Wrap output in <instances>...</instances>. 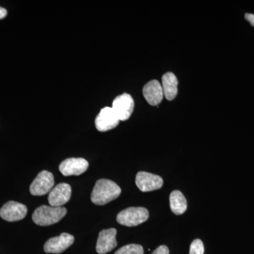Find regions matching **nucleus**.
I'll return each mask as SVG.
<instances>
[{
  "label": "nucleus",
  "mask_w": 254,
  "mask_h": 254,
  "mask_svg": "<svg viewBox=\"0 0 254 254\" xmlns=\"http://www.w3.org/2000/svg\"><path fill=\"white\" fill-rule=\"evenodd\" d=\"M6 15H7V11L6 9L0 6V19H3V18L6 17Z\"/></svg>",
  "instance_id": "aec40b11"
},
{
  "label": "nucleus",
  "mask_w": 254,
  "mask_h": 254,
  "mask_svg": "<svg viewBox=\"0 0 254 254\" xmlns=\"http://www.w3.org/2000/svg\"><path fill=\"white\" fill-rule=\"evenodd\" d=\"M120 122L113 108L105 107L100 110L95 118V125L98 131L105 132L115 128Z\"/></svg>",
  "instance_id": "0eeeda50"
},
{
  "label": "nucleus",
  "mask_w": 254,
  "mask_h": 254,
  "mask_svg": "<svg viewBox=\"0 0 254 254\" xmlns=\"http://www.w3.org/2000/svg\"><path fill=\"white\" fill-rule=\"evenodd\" d=\"M148 217L149 213L146 208L130 207L118 213L117 221L124 226L134 227L146 221Z\"/></svg>",
  "instance_id": "7ed1b4c3"
},
{
  "label": "nucleus",
  "mask_w": 254,
  "mask_h": 254,
  "mask_svg": "<svg viewBox=\"0 0 254 254\" xmlns=\"http://www.w3.org/2000/svg\"><path fill=\"white\" fill-rule=\"evenodd\" d=\"M55 180L53 174L43 170L38 174L30 187V192L33 195H43L50 193L54 187Z\"/></svg>",
  "instance_id": "39448f33"
},
{
  "label": "nucleus",
  "mask_w": 254,
  "mask_h": 254,
  "mask_svg": "<svg viewBox=\"0 0 254 254\" xmlns=\"http://www.w3.org/2000/svg\"><path fill=\"white\" fill-rule=\"evenodd\" d=\"M170 208L175 215H182L186 211L187 202L185 195L181 191L175 190L170 195Z\"/></svg>",
  "instance_id": "2eb2a0df"
},
{
  "label": "nucleus",
  "mask_w": 254,
  "mask_h": 254,
  "mask_svg": "<svg viewBox=\"0 0 254 254\" xmlns=\"http://www.w3.org/2000/svg\"><path fill=\"white\" fill-rule=\"evenodd\" d=\"M71 187L66 183H61L50 190L48 202L53 207H62L71 198Z\"/></svg>",
  "instance_id": "f8f14e48"
},
{
  "label": "nucleus",
  "mask_w": 254,
  "mask_h": 254,
  "mask_svg": "<svg viewBox=\"0 0 254 254\" xmlns=\"http://www.w3.org/2000/svg\"><path fill=\"white\" fill-rule=\"evenodd\" d=\"M27 207L16 201H9L0 209V217L8 222L22 220L27 214Z\"/></svg>",
  "instance_id": "423d86ee"
},
{
  "label": "nucleus",
  "mask_w": 254,
  "mask_h": 254,
  "mask_svg": "<svg viewBox=\"0 0 254 254\" xmlns=\"http://www.w3.org/2000/svg\"><path fill=\"white\" fill-rule=\"evenodd\" d=\"M143 94L145 100L150 105L160 104L164 97L161 83L157 80H152L148 82L143 87Z\"/></svg>",
  "instance_id": "ddd939ff"
},
{
  "label": "nucleus",
  "mask_w": 254,
  "mask_h": 254,
  "mask_svg": "<svg viewBox=\"0 0 254 254\" xmlns=\"http://www.w3.org/2000/svg\"><path fill=\"white\" fill-rule=\"evenodd\" d=\"M74 242V237L68 233H63L58 237L47 241L44 245L45 252L48 254L63 253Z\"/></svg>",
  "instance_id": "9d476101"
},
{
  "label": "nucleus",
  "mask_w": 254,
  "mask_h": 254,
  "mask_svg": "<svg viewBox=\"0 0 254 254\" xmlns=\"http://www.w3.org/2000/svg\"><path fill=\"white\" fill-rule=\"evenodd\" d=\"M121 188L115 182L101 179L95 183L91 198L95 205H103L118 198L121 194Z\"/></svg>",
  "instance_id": "f257e3e1"
},
{
  "label": "nucleus",
  "mask_w": 254,
  "mask_h": 254,
  "mask_svg": "<svg viewBox=\"0 0 254 254\" xmlns=\"http://www.w3.org/2000/svg\"><path fill=\"white\" fill-rule=\"evenodd\" d=\"M112 108L120 121H126L130 118L134 109V101L131 95L123 93L113 100Z\"/></svg>",
  "instance_id": "20e7f679"
},
{
  "label": "nucleus",
  "mask_w": 254,
  "mask_h": 254,
  "mask_svg": "<svg viewBox=\"0 0 254 254\" xmlns=\"http://www.w3.org/2000/svg\"><path fill=\"white\" fill-rule=\"evenodd\" d=\"M152 254H170V252L167 246L162 245L158 247Z\"/></svg>",
  "instance_id": "a211bd4d"
},
{
  "label": "nucleus",
  "mask_w": 254,
  "mask_h": 254,
  "mask_svg": "<svg viewBox=\"0 0 254 254\" xmlns=\"http://www.w3.org/2000/svg\"><path fill=\"white\" fill-rule=\"evenodd\" d=\"M190 254H204V245L200 240H195L190 246Z\"/></svg>",
  "instance_id": "f3484780"
},
{
  "label": "nucleus",
  "mask_w": 254,
  "mask_h": 254,
  "mask_svg": "<svg viewBox=\"0 0 254 254\" xmlns=\"http://www.w3.org/2000/svg\"><path fill=\"white\" fill-rule=\"evenodd\" d=\"M116 235L117 230L115 228L107 229L100 232L96 244L97 253L105 254L113 250L118 245Z\"/></svg>",
  "instance_id": "9b49d317"
},
{
  "label": "nucleus",
  "mask_w": 254,
  "mask_h": 254,
  "mask_svg": "<svg viewBox=\"0 0 254 254\" xmlns=\"http://www.w3.org/2000/svg\"><path fill=\"white\" fill-rule=\"evenodd\" d=\"M162 87L164 96L167 100H173L176 98L178 93V80L172 72H168L164 74L162 77Z\"/></svg>",
  "instance_id": "4468645a"
},
{
  "label": "nucleus",
  "mask_w": 254,
  "mask_h": 254,
  "mask_svg": "<svg viewBox=\"0 0 254 254\" xmlns=\"http://www.w3.org/2000/svg\"><path fill=\"white\" fill-rule=\"evenodd\" d=\"M67 210L64 207L41 205L36 209L32 219L40 226H49L60 222L66 215Z\"/></svg>",
  "instance_id": "f03ea898"
},
{
  "label": "nucleus",
  "mask_w": 254,
  "mask_h": 254,
  "mask_svg": "<svg viewBox=\"0 0 254 254\" xmlns=\"http://www.w3.org/2000/svg\"><path fill=\"white\" fill-rule=\"evenodd\" d=\"M89 164L84 158H71L66 159L60 165V171L64 176L81 175L88 170Z\"/></svg>",
  "instance_id": "6e6552de"
},
{
  "label": "nucleus",
  "mask_w": 254,
  "mask_h": 254,
  "mask_svg": "<svg viewBox=\"0 0 254 254\" xmlns=\"http://www.w3.org/2000/svg\"><path fill=\"white\" fill-rule=\"evenodd\" d=\"M144 250L143 247L139 245H128L124 246L120 250L117 251L115 254H143Z\"/></svg>",
  "instance_id": "dca6fc26"
},
{
  "label": "nucleus",
  "mask_w": 254,
  "mask_h": 254,
  "mask_svg": "<svg viewBox=\"0 0 254 254\" xmlns=\"http://www.w3.org/2000/svg\"><path fill=\"white\" fill-rule=\"evenodd\" d=\"M245 18L252 24V26L254 27V14H246Z\"/></svg>",
  "instance_id": "6ab92c4d"
},
{
  "label": "nucleus",
  "mask_w": 254,
  "mask_h": 254,
  "mask_svg": "<svg viewBox=\"0 0 254 254\" xmlns=\"http://www.w3.org/2000/svg\"><path fill=\"white\" fill-rule=\"evenodd\" d=\"M136 185L143 192L160 190L163 185L161 177L146 172H139L136 175Z\"/></svg>",
  "instance_id": "1a4fd4ad"
}]
</instances>
